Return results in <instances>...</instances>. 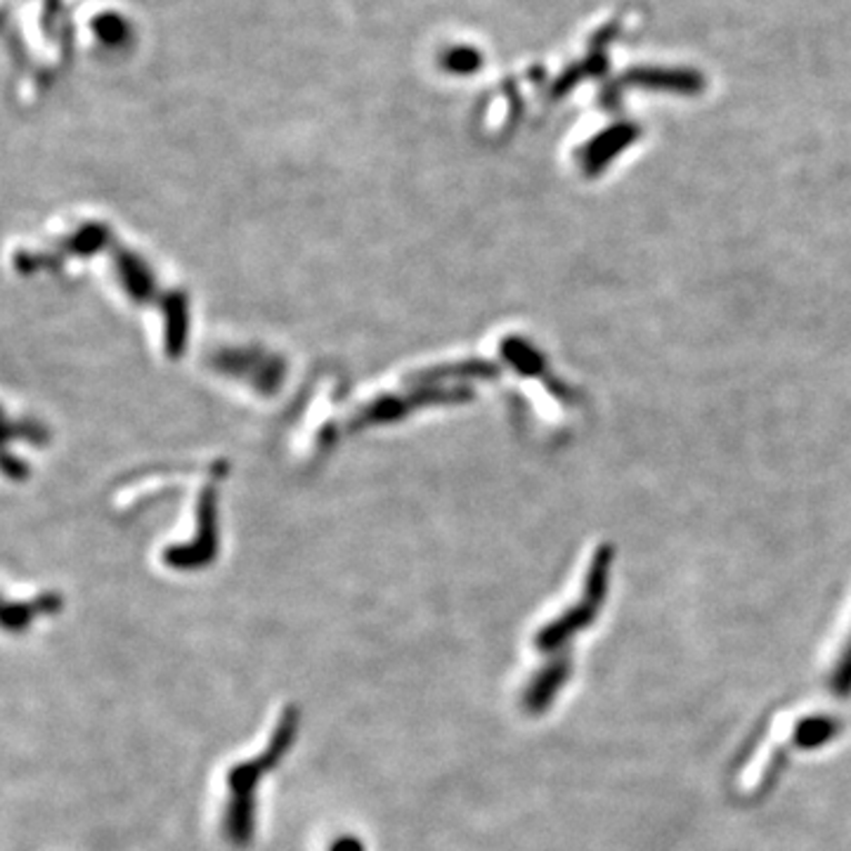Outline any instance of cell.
<instances>
[{"instance_id": "cell-4", "label": "cell", "mask_w": 851, "mask_h": 851, "mask_svg": "<svg viewBox=\"0 0 851 851\" xmlns=\"http://www.w3.org/2000/svg\"><path fill=\"white\" fill-rule=\"evenodd\" d=\"M830 735H835V721H830L825 717L809 719L798 731V743L807 748H817L825 743V740H830Z\"/></svg>"}, {"instance_id": "cell-3", "label": "cell", "mask_w": 851, "mask_h": 851, "mask_svg": "<svg viewBox=\"0 0 851 851\" xmlns=\"http://www.w3.org/2000/svg\"><path fill=\"white\" fill-rule=\"evenodd\" d=\"M565 679H568V668H565V664H551V668H547L544 672H540L538 677H534L532 687L525 693L528 710H532V712L547 710L551 705L553 695L561 691Z\"/></svg>"}, {"instance_id": "cell-2", "label": "cell", "mask_w": 851, "mask_h": 851, "mask_svg": "<svg viewBox=\"0 0 851 851\" xmlns=\"http://www.w3.org/2000/svg\"><path fill=\"white\" fill-rule=\"evenodd\" d=\"M605 578H608V561L594 565V570H591V589H589V599L584 603H580V608L570 610V613L565 618H561L559 622H553L551 627H547L544 632L540 634V649L549 651V649H557V645H561L563 639L572 637L578 632L580 627H584V622H589L591 618H594L597 613V603L601 601L603 597V587H605Z\"/></svg>"}, {"instance_id": "cell-5", "label": "cell", "mask_w": 851, "mask_h": 851, "mask_svg": "<svg viewBox=\"0 0 851 851\" xmlns=\"http://www.w3.org/2000/svg\"><path fill=\"white\" fill-rule=\"evenodd\" d=\"M832 689H835L840 695L851 693V643L847 645V651L842 653L835 674H832Z\"/></svg>"}, {"instance_id": "cell-1", "label": "cell", "mask_w": 851, "mask_h": 851, "mask_svg": "<svg viewBox=\"0 0 851 851\" xmlns=\"http://www.w3.org/2000/svg\"><path fill=\"white\" fill-rule=\"evenodd\" d=\"M296 729H299V714L296 710H284L277 724L268 750L256 757L251 762L239 764L230 771V804L226 813V832L228 838L244 847L253 838V823H256V788L261 783L263 773L272 771L277 764L284 760V754L293 745Z\"/></svg>"}, {"instance_id": "cell-6", "label": "cell", "mask_w": 851, "mask_h": 851, "mask_svg": "<svg viewBox=\"0 0 851 851\" xmlns=\"http://www.w3.org/2000/svg\"><path fill=\"white\" fill-rule=\"evenodd\" d=\"M331 851H364V847H362V842H358L353 838H343L334 847H331Z\"/></svg>"}]
</instances>
